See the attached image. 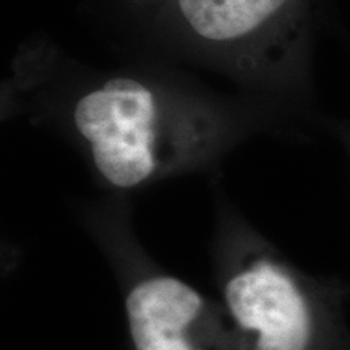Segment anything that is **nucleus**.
<instances>
[{
  "label": "nucleus",
  "instance_id": "obj_1",
  "mask_svg": "<svg viewBox=\"0 0 350 350\" xmlns=\"http://www.w3.org/2000/svg\"><path fill=\"white\" fill-rule=\"evenodd\" d=\"M70 104L96 170L122 190L198 161L219 137L213 109L138 75L90 83Z\"/></svg>",
  "mask_w": 350,
  "mask_h": 350
},
{
  "label": "nucleus",
  "instance_id": "obj_2",
  "mask_svg": "<svg viewBox=\"0 0 350 350\" xmlns=\"http://www.w3.org/2000/svg\"><path fill=\"white\" fill-rule=\"evenodd\" d=\"M167 8L182 38L250 80L281 68L305 26V0H167Z\"/></svg>",
  "mask_w": 350,
  "mask_h": 350
},
{
  "label": "nucleus",
  "instance_id": "obj_3",
  "mask_svg": "<svg viewBox=\"0 0 350 350\" xmlns=\"http://www.w3.org/2000/svg\"><path fill=\"white\" fill-rule=\"evenodd\" d=\"M125 310L135 350H252L227 310L177 278L135 284Z\"/></svg>",
  "mask_w": 350,
  "mask_h": 350
},
{
  "label": "nucleus",
  "instance_id": "obj_4",
  "mask_svg": "<svg viewBox=\"0 0 350 350\" xmlns=\"http://www.w3.org/2000/svg\"><path fill=\"white\" fill-rule=\"evenodd\" d=\"M226 310L252 350H310L314 317L308 295L281 262L258 258L224 287Z\"/></svg>",
  "mask_w": 350,
  "mask_h": 350
},
{
  "label": "nucleus",
  "instance_id": "obj_5",
  "mask_svg": "<svg viewBox=\"0 0 350 350\" xmlns=\"http://www.w3.org/2000/svg\"><path fill=\"white\" fill-rule=\"evenodd\" d=\"M165 2H167V0H165Z\"/></svg>",
  "mask_w": 350,
  "mask_h": 350
}]
</instances>
